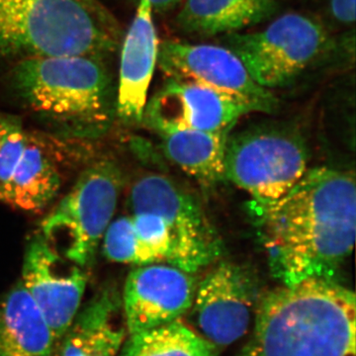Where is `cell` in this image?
Returning a JSON list of instances; mask_svg holds the SVG:
<instances>
[{
  "instance_id": "23",
  "label": "cell",
  "mask_w": 356,
  "mask_h": 356,
  "mask_svg": "<svg viewBox=\"0 0 356 356\" xmlns=\"http://www.w3.org/2000/svg\"><path fill=\"white\" fill-rule=\"evenodd\" d=\"M332 16L344 25L353 24L355 21V0H330Z\"/></svg>"
},
{
  "instance_id": "24",
  "label": "cell",
  "mask_w": 356,
  "mask_h": 356,
  "mask_svg": "<svg viewBox=\"0 0 356 356\" xmlns=\"http://www.w3.org/2000/svg\"><path fill=\"white\" fill-rule=\"evenodd\" d=\"M149 1L153 7V10L163 13V11L170 10L179 3L181 0H149Z\"/></svg>"
},
{
  "instance_id": "18",
  "label": "cell",
  "mask_w": 356,
  "mask_h": 356,
  "mask_svg": "<svg viewBox=\"0 0 356 356\" xmlns=\"http://www.w3.org/2000/svg\"><path fill=\"white\" fill-rule=\"evenodd\" d=\"M274 8L275 0H186L175 23L193 36L227 35L266 19Z\"/></svg>"
},
{
  "instance_id": "2",
  "label": "cell",
  "mask_w": 356,
  "mask_h": 356,
  "mask_svg": "<svg viewBox=\"0 0 356 356\" xmlns=\"http://www.w3.org/2000/svg\"><path fill=\"white\" fill-rule=\"evenodd\" d=\"M254 316L236 356H356L355 294L334 280L282 284L259 298Z\"/></svg>"
},
{
  "instance_id": "12",
  "label": "cell",
  "mask_w": 356,
  "mask_h": 356,
  "mask_svg": "<svg viewBox=\"0 0 356 356\" xmlns=\"http://www.w3.org/2000/svg\"><path fill=\"white\" fill-rule=\"evenodd\" d=\"M257 112L250 103L203 84L166 79L147 103L143 121L156 133L229 130L243 116Z\"/></svg>"
},
{
  "instance_id": "1",
  "label": "cell",
  "mask_w": 356,
  "mask_h": 356,
  "mask_svg": "<svg viewBox=\"0 0 356 356\" xmlns=\"http://www.w3.org/2000/svg\"><path fill=\"white\" fill-rule=\"evenodd\" d=\"M255 213L276 280L283 285L332 280L355 248V177L336 168H309L282 198Z\"/></svg>"
},
{
  "instance_id": "21",
  "label": "cell",
  "mask_w": 356,
  "mask_h": 356,
  "mask_svg": "<svg viewBox=\"0 0 356 356\" xmlns=\"http://www.w3.org/2000/svg\"><path fill=\"white\" fill-rule=\"evenodd\" d=\"M103 252L109 261L119 264L138 266L161 264L138 238L131 217L118 218L110 222L103 236Z\"/></svg>"
},
{
  "instance_id": "11",
  "label": "cell",
  "mask_w": 356,
  "mask_h": 356,
  "mask_svg": "<svg viewBox=\"0 0 356 356\" xmlns=\"http://www.w3.org/2000/svg\"><path fill=\"white\" fill-rule=\"evenodd\" d=\"M158 65L166 79L203 84L250 103L257 112H271L277 100L259 86L242 60L225 46L166 40L159 43Z\"/></svg>"
},
{
  "instance_id": "16",
  "label": "cell",
  "mask_w": 356,
  "mask_h": 356,
  "mask_svg": "<svg viewBox=\"0 0 356 356\" xmlns=\"http://www.w3.org/2000/svg\"><path fill=\"white\" fill-rule=\"evenodd\" d=\"M118 295L105 288L79 309L63 337L60 356H118L126 341Z\"/></svg>"
},
{
  "instance_id": "10",
  "label": "cell",
  "mask_w": 356,
  "mask_h": 356,
  "mask_svg": "<svg viewBox=\"0 0 356 356\" xmlns=\"http://www.w3.org/2000/svg\"><path fill=\"white\" fill-rule=\"evenodd\" d=\"M259 300L254 276L221 262L197 284L191 308L193 329L218 350L231 346L247 334Z\"/></svg>"
},
{
  "instance_id": "15",
  "label": "cell",
  "mask_w": 356,
  "mask_h": 356,
  "mask_svg": "<svg viewBox=\"0 0 356 356\" xmlns=\"http://www.w3.org/2000/svg\"><path fill=\"white\" fill-rule=\"evenodd\" d=\"M153 11L149 0H139L135 17L122 44L115 112L125 123L143 121L149 86L158 65L159 41Z\"/></svg>"
},
{
  "instance_id": "20",
  "label": "cell",
  "mask_w": 356,
  "mask_h": 356,
  "mask_svg": "<svg viewBox=\"0 0 356 356\" xmlns=\"http://www.w3.org/2000/svg\"><path fill=\"white\" fill-rule=\"evenodd\" d=\"M219 350L181 318L129 334L118 356H218Z\"/></svg>"
},
{
  "instance_id": "6",
  "label": "cell",
  "mask_w": 356,
  "mask_h": 356,
  "mask_svg": "<svg viewBox=\"0 0 356 356\" xmlns=\"http://www.w3.org/2000/svg\"><path fill=\"white\" fill-rule=\"evenodd\" d=\"M308 151L291 129L264 126L229 135L225 177L248 193L254 210L282 198L309 170Z\"/></svg>"
},
{
  "instance_id": "7",
  "label": "cell",
  "mask_w": 356,
  "mask_h": 356,
  "mask_svg": "<svg viewBox=\"0 0 356 356\" xmlns=\"http://www.w3.org/2000/svg\"><path fill=\"white\" fill-rule=\"evenodd\" d=\"M261 88H282L316 64L330 46L325 28L301 13H287L261 31L222 37Z\"/></svg>"
},
{
  "instance_id": "22",
  "label": "cell",
  "mask_w": 356,
  "mask_h": 356,
  "mask_svg": "<svg viewBox=\"0 0 356 356\" xmlns=\"http://www.w3.org/2000/svg\"><path fill=\"white\" fill-rule=\"evenodd\" d=\"M131 218L143 245L154 252L161 264H168L172 257V238L163 218L149 212L135 213Z\"/></svg>"
},
{
  "instance_id": "5",
  "label": "cell",
  "mask_w": 356,
  "mask_h": 356,
  "mask_svg": "<svg viewBox=\"0 0 356 356\" xmlns=\"http://www.w3.org/2000/svg\"><path fill=\"white\" fill-rule=\"evenodd\" d=\"M123 187L120 168L98 161L86 168L69 193L42 220L40 234L65 259L86 268L112 222Z\"/></svg>"
},
{
  "instance_id": "8",
  "label": "cell",
  "mask_w": 356,
  "mask_h": 356,
  "mask_svg": "<svg viewBox=\"0 0 356 356\" xmlns=\"http://www.w3.org/2000/svg\"><path fill=\"white\" fill-rule=\"evenodd\" d=\"M130 207L133 214L163 218L172 238L170 266L194 274L221 255V241L196 199L165 175L140 177L131 188Z\"/></svg>"
},
{
  "instance_id": "4",
  "label": "cell",
  "mask_w": 356,
  "mask_h": 356,
  "mask_svg": "<svg viewBox=\"0 0 356 356\" xmlns=\"http://www.w3.org/2000/svg\"><path fill=\"white\" fill-rule=\"evenodd\" d=\"M13 83L30 108L72 132H103L113 118V79L102 57L19 58Z\"/></svg>"
},
{
  "instance_id": "19",
  "label": "cell",
  "mask_w": 356,
  "mask_h": 356,
  "mask_svg": "<svg viewBox=\"0 0 356 356\" xmlns=\"http://www.w3.org/2000/svg\"><path fill=\"white\" fill-rule=\"evenodd\" d=\"M229 130H180L159 133L168 158L189 177L205 185H212L225 177V151Z\"/></svg>"
},
{
  "instance_id": "17",
  "label": "cell",
  "mask_w": 356,
  "mask_h": 356,
  "mask_svg": "<svg viewBox=\"0 0 356 356\" xmlns=\"http://www.w3.org/2000/svg\"><path fill=\"white\" fill-rule=\"evenodd\" d=\"M56 343L43 314L18 281L0 300V356H53Z\"/></svg>"
},
{
  "instance_id": "9",
  "label": "cell",
  "mask_w": 356,
  "mask_h": 356,
  "mask_svg": "<svg viewBox=\"0 0 356 356\" xmlns=\"http://www.w3.org/2000/svg\"><path fill=\"white\" fill-rule=\"evenodd\" d=\"M60 187L55 161L14 115L0 114V202L26 212L49 205Z\"/></svg>"
},
{
  "instance_id": "14",
  "label": "cell",
  "mask_w": 356,
  "mask_h": 356,
  "mask_svg": "<svg viewBox=\"0 0 356 356\" xmlns=\"http://www.w3.org/2000/svg\"><path fill=\"white\" fill-rule=\"evenodd\" d=\"M197 282L168 264L139 266L129 274L122 310L129 334L175 322L191 311Z\"/></svg>"
},
{
  "instance_id": "3",
  "label": "cell",
  "mask_w": 356,
  "mask_h": 356,
  "mask_svg": "<svg viewBox=\"0 0 356 356\" xmlns=\"http://www.w3.org/2000/svg\"><path fill=\"white\" fill-rule=\"evenodd\" d=\"M123 37L98 0H0V54L29 57L114 53Z\"/></svg>"
},
{
  "instance_id": "13",
  "label": "cell",
  "mask_w": 356,
  "mask_h": 356,
  "mask_svg": "<svg viewBox=\"0 0 356 356\" xmlns=\"http://www.w3.org/2000/svg\"><path fill=\"white\" fill-rule=\"evenodd\" d=\"M88 273L54 250L41 234L26 247L21 282L60 341L81 309Z\"/></svg>"
}]
</instances>
